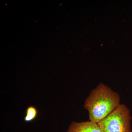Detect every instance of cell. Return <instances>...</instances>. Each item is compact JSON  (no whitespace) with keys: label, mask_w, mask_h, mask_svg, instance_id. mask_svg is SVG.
Listing matches in <instances>:
<instances>
[{"label":"cell","mask_w":132,"mask_h":132,"mask_svg":"<svg viewBox=\"0 0 132 132\" xmlns=\"http://www.w3.org/2000/svg\"><path fill=\"white\" fill-rule=\"evenodd\" d=\"M120 100L118 93L101 83L90 92L84 106L88 112L90 121L98 124L119 106Z\"/></svg>","instance_id":"obj_1"},{"label":"cell","mask_w":132,"mask_h":132,"mask_svg":"<svg viewBox=\"0 0 132 132\" xmlns=\"http://www.w3.org/2000/svg\"><path fill=\"white\" fill-rule=\"evenodd\" d=\"M131 119L130 109L121 104L98 124L102 132H132Z\"/></svg>","instance_id":"obj_2"},{"label":"cell","mask_w":132,"mask_h":132,"mask_svg":"<svg viewBox=\"0 0 132 132\" xmlns=\"http://www.w3.org/2000/svg\"><path fill=\"white\" fill-rule=\"evenodd\" d=\"M68 132H102L97 123L87 121L81 123L72 122Z\"/></svg>","instance_id":"obj_3"},{"label":"cell","mask_w":132,"mask_h":132,"mask_svg":"<svg viewBox=\"0 0 132 132\" xmlns=\"http://www.w3.org/2000/svg\"><path fill=\"white\" fill-rule=\"evenodd\" d=\"M38 115V111L35 107L31 106L27 108L26 115L24 120L27 122H31L37 118Z\"/></svg>","instance_id":"obj_4"}]
</instances>
